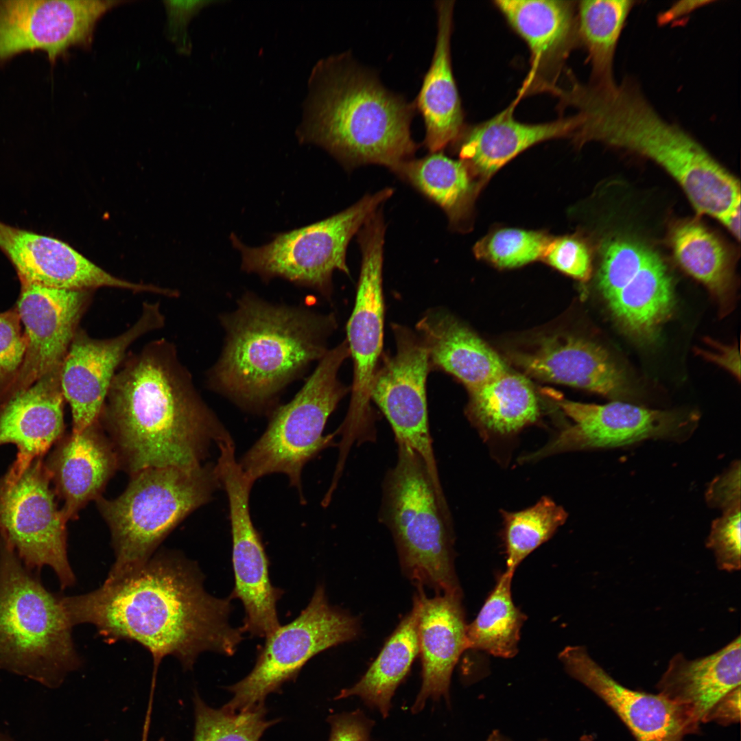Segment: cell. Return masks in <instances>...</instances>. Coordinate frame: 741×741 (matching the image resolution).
<instances>
[{
	"label": "cell",
	"mask_w": 741,
	"mask_h": 741,
	"mask_svg": "<svg viewBox=\"0 0 741 741\" xmlns=\"http://www.w3.org/2000/svg\"><path fill=\"white\" fill-rule=\"evenodd\" d=\"M58 367L0 406V445H15L16 459L4 478H19L62 438L64 398Z\"/></svg>",
	"instance_id": "24"
},
{
	"label": "cell",
	"mask_w": 741,
	"mask_h": 741,
	"mask_svg": "<svg viewBox=\"0 0 741 741\" xmlns=\"http://www.w3.org/2000/svg\"><path fill=\"white\" fill-rule=\"evenodd\" d=\"M741 640H732L718 651L694 659L675 654L655 687L657 694L681 709L692 724L700 725L713 705L740 686Z\"/></svg>",
	"instance_id": "28"
},
{
	"label": "cell",
	"mask_w": 741,
	"mask_h": 741,
	"mask_svg": "<svg viewBox=\"0 0 741 741\" xmlns=\"http://www.w3.org/2000/svg\"><path fill=\"white\" fill-rule=\"evenodd\" d=\"M349 357L345 340L327 351L290 401L272 410L263 433L238 460L252 482L272 473L284 474L304 502V467L333 444L335 433L323 432L329 416L349 391L338 378Z\"/></svg>",
	"instance_id": "9"
},
{
	"label": "cell",
	"mask_w": 741,
	"mask_h": 741,
	"mask_svg": "<svg viewBox=\"0 0 741 741\" xmlns=\"http://www.w3.org/2000/svg\"><path fill=\"white\" fill-rule=\"evenodd\" d=\"M740 507L723 512L712 522L706 545L720 570L734 572L741 567Z\"/></svg>",
	"instance_id": "42"
},
{
	"label": "cell",
	"mask_w": 741,
	"mask_h": 741,
	"mask_svg": "<svg viewBox=\"0 0 741 741\" xmlns=\"http://www.w3.org/2000/svg\"><path fill=\"white\" fill-rule=\"evenodd\" d=\"M385 233L384 216L379 213L369 217L357 233L362 263L346 339L353 362V379L349 410L340 428L347 435L368 425L370 419V391L384 340Z\"/></svg>",
	"instance_id": "14"
},
{
	"label": "cell",
	"mask_w": 741,
	"mask_h": 741,
	"mask_svg": "<svg viewBox=\"0 0 741 741\" xmlns=\"http://www.w3.org/2000/svg\"><path fill=\"white\" fill-rule=\"evenodd\" d=\"M43 458L16 480H0V536L28 569L50 567L66 589L75 583L67 555L68 520L58 508Z\"/></svg>",
	"instance_id": "12"
},
{
	"label": "cell",
	"mask_w": 741,
	"mask_h": 741,
	"mask_svg": "<svg viewBox=\"0 0 741 741\" xmlns=\"http://www.w3.org/2000/svg\"><path fill=\"white\" fill-rule=\"evenodd\" d=\"M560 99L576 110L572 136L578 143L598 141L654 161L679 184L698 214L720 220L740 206L738 180L689 133L664 119L631 79L605 86L572 80Z\"/></svg>",
	"instance_id": "3"
},
{
	"label": "cell",
	"mask_w": 741,
	"mask_h": 741,
	"mask_svg": "<svg viewBox=\"0 0 741 741\" xmlns=\"http://www.w3.org/2000/svg\"><path fill=\"white\" fill-rule=\"evenodd\" d=\"M543 259L552 266L576 279L590 276L591 257L584 242L574 237L552 239Z\"/></svg>",
	"instance_id": "43"
},
{
	"label": "cell",
	"mask_w": 741,
	"mask_h": 741,
	"mask_svg": "<svg viewBox=\"0 0 741 741\" xmlns=\"http://www.w3.org/2000/svg\"><path fill=\"white\" fill-rule=\"evenodd\" d=\"M216 469L229 507L235 578L229 596L243 604L242 631L266 638L281 625L277 604L284 591L271 583L269 560L251 519L249 502L254 483L246 476L232 452L218 457Z\"/></svg>",
	"instance_id": "13"
},
{
	"label": "cell",
	"mask_w": 741,
	"mask_h": 741,
	"mask_svg": "<svg viewBox=\"0 0 741 741\" xmlns=\"http://www.w3.org/2000/svg\"><path fill=\"white\" fill-rule=\"evenodd\" d=\"M469 394L467 415L484 439L513 437L540 416L538 399L527 379L508 370Z\"/></svg>",
	"instance_id": "32"
},
{
	"label": "cell",
	"mask_w": 741,
	"mask_h": 741,
	"mask_svg": "<svg viewBox=\"0 0 741 741\" xmlns=\"http://www.w3.org/2000/svg\"><path fill=\"white\" fill-rule=\"evenodd\" d=\"M165 321L159 303L145 302L135 323L115 337L95 338L78 329L60 368L62 394L72 414V432L98 421L128 349L144 335L163 327Z\"/></svg>",
	"instance_id": "18"
},
{
	"label": "cell",
	"mask_w": 741,
	"mask_h": 741,
	"mask_svg": "<svg viewBox=\"0 0 741 741\" xmlns=\"http://www.w3.org/2000/svg\"><path fill=\"white\" fill-rule=\"evenodd\" d=\"M115 498L95 502L110 530L115 560L108 576L146 563L185 519L222 489L215 464L148 468L130 475Z\"/></svg>",
	"instance_id": "7"
},
{
	"label": "cell",
	"mask_w": 741,
	"mask_h": 741,
	"mask_svg": "<svg viewBox=\"0 0 741 741\" xmlns=\"http://www.w3.org/2000/svg\"><path fill=\"white\" fill-rule=\"evenodd\" d=\"M360 633L357 618L331 606L325 587L318 585L300 614L265 638L250 672L228 687L233 698L223 707L240 711L263 704L267 695L295 679L312 657L354 640Z\"/></svg>",
	"instance_id": "11"
},
{
	"label": "cell",
	"mask_w": 741,
	"mask_h": 741,
	"mask_svg": "<svg viewBox=\"0 0 741 741\" xmlns=\"http://www.w3.org/2000/svg\"><path fill=\"white\" fill-rule=\"evenodd\" d=\"M0 536V670L56 687L81 659L60 596Z\"/></svg>",
	"instance_id": "6"
},
{
	"label": "cell",
	"mask_w": 741,
	"mask_h": 741,
	"mask_svg": "<svg viewBox=\"0 0 741 741\" xmlns=\"http://www.w3.org/2000/svg\"><path fill=\"white\" fill-rule=\"evenodd\" d=\"M501 513L506 569L513 571L532 552L552 537L567 518L566 510L546 496L528 508Z\"/></svg>",
	"instance_id": "38"
},
{
	"label": "cell",
	"mask_w": 741,
	"mask_h": 741,
	"mask_svg": "<svg viewBox=\"0 0 741 741\" xmlns=\"http://www.w3.org/2000/svg\"><path fill=\"white\" fill-rule=\"evenodd\" d=\"M121 1H0V61L19 52L45 51L51 61L69 47L89 48L97 21Z\"/></svg>",
	"instance_id": "19"
},
{
	"label": "cell",
	"mask_w": 741,
	"mask_h": 741,
	"mask_svg": "<svg viewBox=\"0 0 741 741\" xmlns=\"http://www.w3.org/2000/svg\"><path fill=\"white\" fill-rule=\"evenodd\" d=\"M17 307L0 313V402L13 384L21 365L26 338Z\"/></svg>",
	"instance_id": "41"
},
{
	"label": "cell",
	"mask_w": 741,
	"mask_h": 741,
	"mask_svg": "<svg viewBox=\"0 0 741 741\" xmlns=\"http://www.w3.org/2000/svg\"><path fill=\"white\" fill-rule=\"evenodd\" d=\"M193 741H259L263 732L275 723L268 720L263 704L231 711L207 706L196 697Z\"/></svg>",
	"instance_id": "39"
},
{
	"label": "cell",
	"mask_w": 741,
	"mask_h": 741,
	"mask_svg": "<svg viewBox=\"0 0 741 741\" xmlns=\"http://www.w3.org/2000/svg\"><path fill=\"white\" fill-rule=\"evenodd\" d=\"M328 721L331 725L329 741H371L374 721L360 709L331 715Z\"/></svg>",
	"instance_id": "45"
},
{
	"label": "cell",
	"mask_w": 741,
	"mask_h": 741,
	"mask_svg": "<svg viewBox=\"0 0 741 741\" xmlns=\"http://www.w3.org/2000/svg\"><path fill=\"white\" fill-rule=\"evenodd\" d=\"M431 368L458 379L468 392L508 371L499 355L454 316L430 310L416 324Z\"/></svg>",
	"instance_id": "30"
},
{
	"label": "cell",
	"mask_w": 741,
	"mask_h": 741,
	"mask_svg": "<svg viewBox=\"0 0 741 741\" xmlns=\"http://www.w3.org/2000/svg\"><path fill=\"white\" fill-rule=\"evenodd\" d=\"M514 102L489 120L463 129L456 141L460 161L484 176H490L520 152L539 142L572 135L574 116L529 124L514 118ZM455 141V142H456Z\"/></svg>",
	"instance_id": "31"
},
{
	"label": "cell",
	"mask_w": 741,
	"mask_h": 741,
	"mask_svg": "<svg viewBox=\"0 0 741 741\" xmlns=\"http://www.w3.org/2000/svg\"><path fill=\"white\" fill-rule=\"evenodd\" d=\"M714 351H701L702 355L711 361L717 363L720 366L728 370L738 379L740 377V357L737 346H724L718 343L714 344Z\"/></svg>",
	"instance_id": "47"
},
{
	"label": "cell",
	"mask_w": 741,
	"mask_h": 741,
	"mask_svg": "<svg viewBox=\"0 0 741 741\" xmlns=\"http://www.w3.org/2000/svg\"><path fill=\"white\" fill-rule=\"evenodd\" d=\"M495 6L526 43L531 70L521 95L549 91L555 86L560 69L579 43L574 1L497 0Z\"/></svg>",
	"instance_id": "23"
},
{
	"label": "cell",
	"mask_w": 741,
	"mask_h": 741,
	"mask_svg": "<svg viewBox=\"0 0 741 741\" xmlns=\"http://www.w3.org/2000/svg\"><path fill=\"white\" fill-rule=\"evenodd\" d=\"M709 506L724 511L740 507V463L734 462L709 484L706 491Z\"/></svg>",
	"instance_id": "44"
},
{
	"label": "cell",
	"mask_w": 741,
	"mask_h": 741,
	"mask_svg": "<svg viewBox=\"0 0 741 741\" xmlns=\"http://www.w3.org/2000/svg\"><path fill=\"white\" fill-rule=\"evenodd\" d=\"M552 241L541 232L504 228L479 241L474 252L499 268H512L543 258Z\"/></svg>",
	"instance_id": "40"
},
{
	"label": "cell",
	"mask_w": 741,
	"mask_h": 741,
	"mask_svg": "<svg viewBox=\"0 0 741 741\" xmlns=\"http://www.w3.org/2000/svg\"><path fill=\"white\" fill-rule=\"evenodd\" d=\"M740 721V686L727 693L709 709L703 723L714 722L729 726Z\"/></svg>",
	"instance_id": "46"
},
{
	"label": "cell",
	"mask_w": 741,
	"mask_h": 741,
	"mask_svg": "<svg viewBox=\"0 0 741 741\" xmlns=\"http://www.w3.org/2000/svg\"><path fill=\"white\" fill-rule=\"evenodd\" d=\"M454 1H436L437 35L431 64L414 102L422 116L423 143L430 152L454 143L464 129V113L451 58Z\"/></svg>",
	"instance_id": "29"
},
{
	"label": "cell",
	"mask_w": 741,
	"mask_h": 741,
	"mask_svg": "<svg viewBox=\"0 0 741 741\" xmlns=\"http://www.w3.org/2000/svg\"><path fill=\"white\" fill-rule=\"evenodd\" d=\"M528 373L543 380L611 398L626 392L623 373L600 346L575 336L553 335L515 356Z\"/></svg>",
	"instance_id": "26"
},
{
	"label": "cell",
	"mask_w": 741,
	"mask_h": 741,
	"mask_svg": "<svg viewBox=\"0 0 741 741\" xmlns=\"http://www.w3.org/2000/svg\"><path fill=\"white\" fill-rule=\"evenodd\" d=\"M393 193L383 189L364 196L349 208L316 223L275 235L259 247L244 245L233 233L231 240L242 255V269L263 281L281 277L314 289L326 298L332 292V274L349 275L346 250L365 222Z\"/></svg>",
	"instance_id": "10"
},
{
	"label": "cell",
	"mask_w": 741,
	"mask_h": 741,
	"mask_svg": "<svg viewBox=\"0 0 741 741\" xmlns=\"http://www.w3.org/2000/svg\"><path fill=\"white\" fill-rule=\"evenodd\" d=\"M486 741H513L507 736H504L499 730H493L488 736ZM541 741H547L545 740ZM578 741H597L595 736L593 734H585L580 737Z\"/></svg>",
	"instance_id": "50"
},
{
	"label": "cell",
	"mask_w": 741,
	"mask_h": 741,
	"mask_svg": "<svg viewBox=\"0 0 741 741\" xmlns=\"http://www.w3.org/2000/svg\"><path fill=\"white\" fill-rule=\"evenodd\" d=\"M0 250L15 268L21 284L66 290L110 287L145 292V284L113 276L67 244L0 221Z\"/></svg>",
	"instance_id": "22"
},
{
	"label": "cell",
	"mask_w": 741,
	"mask_h": 741,
	"mask_svg": "<svg viewBox=\"0 0 741 741\" xmlns=\"http://www.w3.org/2000/svg\"><path fill=\"white\" fill-rule=\"evenodd\" d=\"M515 571L506 569L497 579L475 619L467 626V649L512 658L518 652L526 616L514 604L511 584Z\"/></svg>",
	"instance_id": "37"
},
{
	"label": "cell",
	"mask_w": 741,
	"mask_h": 741,
	"mask_svg": "<svg viewBox=\"0 0 741 741\" xmlns=\"http://www.w3.org/2000/svg\"><path fill=\"white\" fill-rule=\"evenodd\" d=\"M204 579L196 562L163 551L137 568L107 576L91 592L61 597V603L72 626L90 624L108 642L131 640L149 650L153 685L166 656L191 669L201 653L232 656L243 640L240 627L229 622L232 598L209 593Z\"/></svg>",
	"instance_id": "1"
},
{
	"label": "cell",
	"mask_w": 741,
	"mask_h": 741,
	"mask_svg": "<svg viewBox=\"0 0 741 741\" xmlns=\"http://www.w3.org/2000/svg\"><path fill=\"white\" fill-rule=\"evenodd\" d=\"M413 601L418 607L419 654L422 684L411 711H421L427 699L443 697L449 703V686L454 668L467 649L462 593L426 596L418 587Z\"/></svg>",
	"instance_id": "25"
},
{
	"label": "cell",
	"mask_w": 741,
	"mask_h": 741,
	"mask_svg": "<svg viewBox=\"0 0 741 741\" xmlns=\"http://www.w3.org/2000/svg\"><path fill=\"white\" fill-rule=\"evenodd\" d=\"M45 464L63 500L61 510L67 520L75 519L88 503L102 496L119 469L115 448L99 420L61 438Z\"/></svg>",
	"instance_id": "27"
},
{
	"label": "cell",
	"mask_w": 741,
	"mask_h": 741,
	"mask_svg": "<svg viewBox=\"0 0 741 741\" xmlns=\"http://www.w3.org/2000/svg\"><path fill=\"white\" fill-rule=\"evenodd\" d=\"M395 466L386 474L380 511L395 540L404 574L437 594L462 593L454 565L450 513L439 503L426 467L397 442Z\"/></svg>",
	"instance_id": "8"
},
{
	"label": "cell",
	"mask_w": 741,
	"mask_h": 741,
	"mask_svg": "<svg viewBox=\"0 0 741 741\" xmlns=\"http://www.w3.org/2000/svg\"><path fill=\"white\" fill-rule=\"evenodd\" d=\"M301 143L319 145L344 165L377 164L393 170L417 149L410 126L414 102L392 92L349 52L319 60L308 79Z\"/></svg>",
	"instance_id": "4"
},
{
	"label": "cell",
	"mask_w": 741,
	"mask_h": 741,
	"mask_svg": "<svg viewBox=\"0 0 741 741\" xmlns=\"http://www.w3.org/2000/svg\"><path fill=\"white\" fill-rule=\"evenodd\" d=\"M670 237L675 259L681 268L703 283L720 305H727L733 272L730 255L723 243L696 220L677 224Z\"/></svg>",
	"instance_id": "34"
},
{
	"label": "cell",
	"mask_w": 741,
	"mask_h": 741,
	"mask_svg": "<svg viewBox=\"0 0 741 741\" xmlns=\"http://www.w3.org/2000/svg\"><path fill=\"white\" fill-rule=\"evenodd\" d=\"M396 352L383 358L376 371L370 399L388 419L396 442L410 446L422 458L439 497L444 495L430 433L426 379L431 368L419 335L392 324Z\"/></svg>",
	"instance_id": "16"
},
{
	"label": "cell",
	"mask_w": 741,
	"mask_h": 741,
	"mask_svg": "<svg viewBox=\"0 0 741 741\" xmlns=\"http://www.w3.org/2000/svg\"><path fill=\"white\" fill-rule=\"evenodd\" d=\"M598 285L613 316L631 336L652 338L674 304L672 281L646 246L615 239L603 248Z\"/></svg>",
	"instance_id": "15"
},
{
	"label": "cell",
	"mask_w": 741,
	"mask_h": 741,
	"mask_svg": "<svg viewBox=\"0 0 741 741\" xmlns=\"http://www.w3.org/2000/svg\"><path fill=\"white\" fill-rule=\"evenodd\" d=\"M705 1H682L672 5L669 9L662 13L659 17V22L663 24L677 20L682 16L687 15L693 10L701 7L703 4H707Z\"/></svg>",
	"instance_id": "48"
},
{
	"label": "cell",
	"mask_w": 741,
	"mask_h": 741,
	"mask_svg": "<svg viewBox=\"0 0 741 741\" xmlns=\"http://www.w3.org/2000/svg\"><path fill=\"white\" fill-rule=\"evenodd\" d=\"M558 405L572 423L548 443L521 459L533 462L558 454L612 448L648 439H686L697 418L674 411L652 410L613 401L606 404L560 400Z\"/></svg>",
	"instance_id": "17"
},
{
	"label": "cell",
	"mask_w": 741,
	"mask_h": 741,
	"mask_svg": "<svg viewBox=\"0 0 741 741\" xmlns=\"http://www.w3.org/2000/svg\"><path fill=\"white\" fill-rule=\"evenodd\" d=\"M635 3L630 0H585L577 5L578 37L591 63L590 83L609 85L616 81L613 69L615 50Z\"/></svg>",
	"instance_id": "35"
},
{
	"label": "cell",
	"mask_w": 741,
	"mask_h": 741,
	"mask_svg": "<svg viewBox=\"0 0 741 741\" xmlns=\"http://www.w3.org/2000/svg\"><path fill=\"white\" fill-rule=\"evenodd\" d=\"M720 222L736 237L738 240L740 238V206L736 207L727 215Z\"/></svg>",
	"instance_id": "49"
},
{
	"label": "cell",
	"mask_w": 741,
	"mask_h": 741,
	"mask_svg": "<svg viewBox=\"0 0 741 741\" xmlns=\"http://www.w3.org/2000/svg\"><path fill=\"white\" fill-rule=\"evenodd\" d=\"M0 741H14L11 738L0 731Z\"/></svg>",
	"instance_id": "51"
},
{
	"label": "cell",
	"mask_w": 741,
	"mask_h": 741,
	"mask_svg": "<svg viewBox=\"0 0 741 741\" xmlns=\"http://www.w3.org/2000/svg\"><path fill=\"white\" fill-rule=\"evenodd\" d=\"M221 320L225 344L208 385L257 414H270L281 391L325 355L337 324L333 314L274 305L252 293Z\"/></svg>",
	"instance_id": "5"
},
{
	"label": "cell",
	"mask_w": 741,
	"mask_h": 741,
	"mask_svg": "<svg viewBox=\"0 0 741 741\" xmlns=\"http://www.w3.org/2000/svg\"><path fill=\"white\" fill-rule=\"evenodd\" d=\"M93 290H66L21 284L17 303L25 327V355L5 401L61 366Z\"/></svg>",
	"instance_id": "20"
},
{
	"label": "cell",
	"mask_w": 741,
	"mask_h": 741,
	"mask_svg": "<svg viewBox=\"0 0 741 741\" xmlns=\"http://www.w3.org/2000/svg\"><path fill=\"white\" fill-rule=\"evenodd\" d=\"M469 168L441 152L407 160L392 171L443 209L451 222L464 215L472 193Z\"/></svg>",
	"instance_id": "36"
},
{
	"label": "cell",
	"mask_w": 741,
	"mask_h": 741,
	"mask_svg": "<svg viewBox=\"0 0 741 741\" xmlns=\"http://www.w3.org/2000/svg\"><path fill=\"white\" fill-rule=\"evenodd\" d=\"M418 607L404 616L362 678L342 690L336 698L359 696L370 709L386 718L395 690L408 674L419 654Z\"/></svg>",
	"instance_id": "33"
},
{
	"label": "cell",
	"mask_w": 741,
	"mask_h": 741,
	"mask_svg": "<svg viewBox=\"0 0 741 741\" xmlns=\"http://www.w3.org/2000/svg\"><path fill=\"white\" fill-rule=\"evenodd\" d=\"M569 675L597 695L620 718L636 741H684L698 729L686 714L659 695L629 689L614 679L585 648L571 646L559 654Z\"/></svg>",
	"instance_id": "21"
},
{
	"label": "cell",
	"mask_w": 741,
	"mask_h": 741,
	"mask_svg": "<svg viewBox=\"0 0 741 741\" xmlns=\"http://www.w3.org/2000/svg\"><path fill=\"white\" fill-rule=\"evenodd\" d=\"M99 421L130 475L148 468L202 465L213 445L233 438L196 390L165 338L126 355Z\"/></svg>",
	"instance_id": "2"
}]
</instances>
